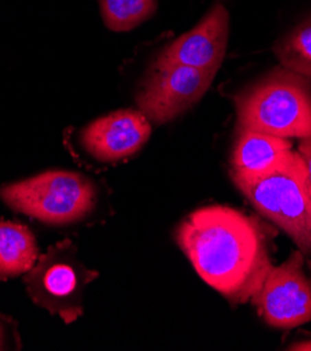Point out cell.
I'll use <instances>...</instances> for the list:
<instances>
[{
  "mask_svg": "<svg viewBox=\"0 0 311 351\" xmlns=\"http://www.w3.org/2000/svg\"><path fill=\"white\" fill-rule=\"evenodd\" d=\"M176 241L203 282L233 304L251 301L273 267L262 224L229 206L195 210Z\"/></svg>",
  "mask_w": 311,
  "mask_h": 351,
  "instance_id": "6da1fadb",
  "label": "cell"
},
{
  "mask_svg": "<svg viewBox=\"0 0 311 351\" xmlns=\"http://www.w3.org/2000/svg\"><path fill=\"white\" fill-rule=\"evenodd\" d=\"M235 110L241 129L303 138L311 134V80L276 69L235 98Z\"/></svg>",
  "mask_w": 311,
  "mask_h": 351,
  "instance_id": "7a4b0ae2",
  "label": "cell"
},
{
  "mask_svg": "<svg viewBox=\"0 0 311 351\" xmlns=\"http://www.w3.org/2000/svg\"><path fill=\"white\" fill-rule=\"evenodd\" d=\"M231 180L260 215L285 231L303 254H311L310 186L299 153L290 152L266 172Z\"/></svg>",
  "mask_w": 311,
  "mask_h": 351,
  "instance_id": "3957f363",
  "label": "cell"
},
{
  "mask_svg": "<svg viewBox=\"0 0 311 351\" xmlns=\"http://www.w3.org/2000/svg\"><path fill=\"white\" fill-rule=\"evenodd\" d=\"M0 197L16 212L52 226L83 220L95 206V188L83 175L47 171L0 188Z\"/></svg>",
  "mask_w": 311,
  "mask_h": 351,
  "instance_id": "277c9868",
  "label": "cell"
},
{
  "mask_svg": "<svg viewBox=\"0 0 311 351\" xmlns=\"http://www.w3.org/2000/svg\"><path fill=\"white\" fill-rule=\"evenodd\" d=\"M95 276L78 261L75 245L63 241L34 265L25 285L34 302L71 324L82 315L83 290Z\"/></svg>",
  "mask_w": 311,
  "mask_h": 351,
  "instance_id": "5b68a950",
  "label": "cell"
},
{
  "mask_svg": "<svg viewBox=\"0 0 311 351\" xmlns=\"http://www.w3.org/2000/svg\"><path fill=\"white\" fill-rule=\"evenodd\" d=\"M216 73L156 58L137 90L139 111L156 125L187 112L205 95Z\"/></svg>",
  "mask_w": 311,
  "mask_h": 351,
  "instance_id": "8992f818",
  "label": "cell"
},
{
  "mask_svg": "<svg viewBox=\"0 0 311 351\" xmlns=\"http://www.w3.org/2000/svg\"><path fill=\"white\" fill-rule=\"evenodd\" d=\"M251 302L272 328L293 329L311 322V263L300 250L270 269Z\"/></svg>",
  "mask_w": 311,
  "mask_h": 351,
  "instance_id": "52a82bcc",
  "label": "cell"
},
{
  "mask_svg": "<svg viewBox=\"0 0 311 351\" xmlns=\"http://www.w3.org/2000/svg\"><path fill=\"white\" fill-rule=\"evenodd\" d=\"M152 134V122L141 111L121 110L89 123L80 134L84 150L101 162H118L139 152Z\"/></svg>",
  "mask_w": 311,
  "mask_h": 351,
  "instance_id": "ba28073f",
  "label": "cell"
},
{
  "mask_svg": "<svg viewBox=\"0 0 311 351\" xmlns=\"http://www.w3.org/2000/svg\"><path fill=\"white\" fill-rule=\"evenodd\" d=\"M229 24L227 9L216 3L191 31L168 44L157 59L218 73L226 53Z\"/></svg>",
  "mask_w": 311,
  "mask_h": 351,
  "instance_id": "9c48e42d",
  "label": "cell"
},
{
  "mask_svg": "<svg viewBox=\"0 0 311 351\" xmlns=\"http://www.w3.org/2000/svg\"><path fill=\"white\" fill-rule=\"evenodd\" d=\"M292 152L289 138L238 128L231 154V177L266 172Z\"/></svg>",
  "mask_w": 311,
  "mask_h": 351,
  "instance_id": "30bf717a",
  "label": "cell"
},
{
  "mask_svg": "<svg viewBox=\"0 0 311 351\" xmlns=\"http://www.w3.org/2000/svg\"><path fill=\"white\" fill-rule=\"evenodd\" d=\"M38 258L32 232L23 224L0 220V280L28 273Z\"/></svg>",
  "mask_w": 311,
  "mask_h": 351,
  "instance_id": "8fae6325",
  "label": "cell"
},
{
  "mask_svg": "<svg viewBox=\"0 0 311 351\" xmlns=\"http://www.w3.org/2000/svg\"><path fill=\"white\" fill-rule=\"evenodd\" d=\"M98 5L104 24L115 32L136 28L157 10V0H98Z\"/></svg>",
  "mask_w": 311,
  "mask_h": 351,
  "instance_id": "7c38bea8",
  "label": "cell"
},
{
  "mask_svg": "<svg viewBox=\"0 0 311 351\" xmlns=\"http://www.w3.org/2000/svg\"><path fill=\"white\" fill-rule=\"evenodd\" d=\"M275 52L284 67L311 80V17L276 44Z\"/></svg>",
  "mask_w": 311,
  "mask_h": 351,
  "instance_id": "4fadbf2b",
  "label": "cell"
},
{
  "mask_svg": "<svg viewBox=\"0 0 311 351\" xmlns=\"http://www.w3.org/2000/svg\"><path fill=\"white\" fill-rule=\"evenodd\" d=\"M297 153H299V156L303 161L304 169H306L307 184L311 188V134H308L300 140Z\"/></svg>",
  "mask_w": 311,
  "mask_h": 351,
  "instance_id": "5bb4252c",
  "label": "cell"
},
{
  "mask_svg": "<svg viewBox=\"0 0 311 351\" xmlns=\"http://www.w3.org/2000/svg\"><path fill=\"white\" fill-rule=\"evenodd\" d=\"M289 350H295V351H311V340L295 343V344H292V346L289 347Z\"/></svg>",
  "mask_w": 311,
  "mask_h": 351,
  "instance_id": "9a60e30c",
  "label": "cell"
},
{
  "mask_svg": "<svg viewBox=\"0 0 311 351\" xmlns=\"http://www.w3.org/2000/svg\"><path fill=\"white\" fill-rule=\"evenodd\" d=\"M2 341H3V335H2V329H0V347H2Z\"/></svg>",
  "mask_w": 311,
  "mask_h": 351,
  "instance_id": "2e32d148",
  "label": "cell"
},
{
  "mask_svg": "<svg viewBox=\"0 0 311 351\" xmlns=\"http://www.w3.org/2000/svg\"><path fill=\"white\" fill-rule=\"evenodd\" d=\"M310 199H311V188H310Z\"/></svg>",
  "mask_w": 311,
  "mask_h": 351,
  "instance_id": "e0dca14e",
  "label": "cell"
}]
</instances>
